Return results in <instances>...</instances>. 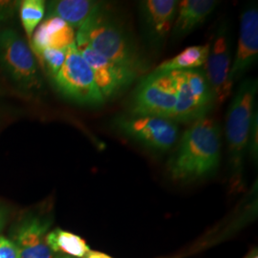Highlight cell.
<instances>
[{
    "label": "cell",
    "mask_w": 258,
    "mask_h": 258,
    "mask_svg": "<svg viewBox=\"0 0 258 258\" xmlns=\"http://www.w3.org/2000/svg\"><path fill=\"white\" fill-rule=\"evenodd\" d=\"M220 159V127L215 120L206 117L184 131L167 163V170L176 181H194L216 170Z\"/></svg>",
    "instance_id": "cell-1"
},
{
    "label": "cell",
    "mask_w": 258,
    "mask_h": 258,
    "mask_svg": "<svg viewBox=\"0 0 258 258\" xmlns=\"http://www.w3.org/2000/svg\"><path fill=\"white\" fill-rule=\"evenodd\" d=\"M76 39L83 40L100 55L139 75L147 69L146 60L124 24L102 2L78 29Z\"/></svg>",
    "instance_id": "cell-2"
},
{
    "label": "cell",
    "mask_w": 258,
    "mask_h": 258,
    "mask_svg": "<svg viewBox=\"0 0 258 258\" xmlns=\"http://www.w3.org/2000/svg\"><path fill=\"white\" fill-rule=\"evenodd\" d=\"M256 92V80H247L241 83L227 113L226 139L229 162L232 177L237 182L241 181L249 131L255 114L254 100Z\"/></svg>",
    "instance_id": "cell-3"
},
{
    "label": "cell",
    "mask_w": 258,
    "mask_h": 258,
    "mask_svg": "<svg viewBox=\"0 0 258 258\" xmlns=\"http://www.w3.org/2000/svg\"><path fill=\"white\" fill-rule=\"evenodd\" d=\"M176 89L172 120L194 122L206 118L215 105L212 87L204 70L190 69L170 72Z\"/></svg>",
    "instance_id": "cell-4"
},
{
    "label": "cell",
    "mask_w": 258,
    "mask_h": 258,
    "mask_svg": "<svg viewBox=\"0 0 258 258\" xmlns=\"http://www.w3.org/2000/svg\"><path fill=\"white\" fill-rule=\"evenodd\" d=\"M66 57L53 82L66 99L86 106H101L104 103L102 93L95 82L92 70L78 50L76 42L65 49Z\"/></svg>",
    "instance_id": "cell-5"
},
{
    "label": "cell",
    "mask_w": 258,
    "mask_h": 258,
    "mask_svg": "<svg viewBox=\"0 0 258 258\" xmlns=\"http://www.w3.org/2000/svg\"><path fill=\"white\" fill-rule=\"evenodd\" d=\"M0 65L21 90L32 93L41 88L35 54L27 42L10 28L0 32Z\"/></svg>",
    "instance_id": "cell-6"
},
{
    "label": "cell",
    "mask_w": 258,
    "mask_h": 258,
    "mask_svg": "<svg viewBox=\"0 0 258 258\" xmlns=\"http://www.w3.org/2000/svg\"><path fill=\"white\" fill-rule=\"evenodd\" d=\"M176 89L170 72L154 70L136 87L130 102V115L151 116L172 120Z\"/></svg>",
    "instance_id": "cell-7"
},
{
    "label": "cell",
    "mask_w": 258,
    "mask_h": 258,
    "mask_svg": "<svg viewBox=\"0 0 258 258\" xmlns=\"http://www.w3.org/2000/svg\"><path fill=\"white\" fill-rule=\"evenodd\" d=\"M116 126L126 137L155 151L172 148L179 132L174 120L151 116H121L117 118Z\"/></svg>",
    "instance_id": "cell-8"
},
{
    "label": "cell",
    "mask_w": 258,
    "mask_h": 258,
    "mask_svg": "<svg viewBox=\"0 0 258 258\" xmlns=\"http://www.w3.org/2000/svg\"><path fill=\"white\" fill-rule=\"evenodd\" d=\"M231 64L230 33L228 26L223 23L215 34L203 69L212 87L215 105H221L231 96L233 87Z\"/></svg>",
    "instance_id": "cell-9"
},
{
    "label": "cell",
    "mask_w": 258,
    "mask_h": 258,
    "mask_svg": "<svg viewBox=\"0 0 258 258\" xmlns=\"http://www.w3.org/2000/svg\"><path fill=\"white\" fill-rule=\"evenodd\" d=\"M76 45L91 68L95 82L104 101L120 95L138 78V73L100 55L83 40L76 39Z\"/></svg>",
    "instance_id": "cell-10"
},
{
    "label": "cell",
    "mask_w": 258,
    "mask_h": 258,
    "mask_svg": "<svg viewBox=\"0 0 258 258\" xmlns=\"http://www.w3.org/2000/svg\"><path fill=\"white\" fill-rule=\"evenodd\" d=\"M176 0L141 1L140 15L145 35L154 46H161L170 34L176 18Z\"/></svg>",
    "instance_id": "cell-11"
},
{
    "label": "cell",
    "mask_w": 258,
    "mask_h": 258,
    "mask_svg": "<svg viewBox=\"0 0 258 258\" xmlns=\"http://www.w3.org/2000/svg\"><path fill=\"white\" fill-rule=\"evenodd\" d=\"M257 56L258 11L256 6H250L244 10L241 15L238 45L231 64V76L233 83L256 62Z\"/></svg>",
    "instance_id": "cell-12"
},
{
    "label": "cell",
    "mask_w": 258,
    "mask_h": 258,
    "mask_svg": "<svg viewBox=\"0 0 258 258\" xmlns=\"http://www.w3.org/2000/svg\"><path fill=\"white\" fill-rule=\"evenodd\" d=\"M50 221L38 215H29L17 226L14 243L18 247L20 258H54L48 247L46 236Z\"/></svg>",
    "instance_id": "cell-13"
},
{
    "label": "cell",
    "mask_w": 258,
    "mask_h": 258,
    "mask_svg": "<svg viewBox=\"0 0 258 258\" xmlns=\"http://www.w3.org/2000/svg\"><path fill=\"white\" fill-rule=\"evenodd\" d=\"M76 42L73 28L57 18H46L35 30L31 38L32 51L38 55L47 49L65 50Z\"/></svg>",
    "instance_id": "cell-14"
},
{
    "label": "cell",
    "mask_w": 258,
    "mask_h": 258,
    "mask_svg": "<svg viewBox=\"0 0 258 258\" xmlns=\"http://www.w3.org/2000/svg\"><path fill=\"white\" fill-rule=\"evenodd\" d=\"M215 0H183L178 2L172 36L184 37L200 27L218 5Z\"/></svg>",
    "instance_id": "cell-15"
},
{
    "label": "cell",
    "mask_w": 258,
    "mask_h": 258,
    "mask_svg": "<svg viewBox=\"0 0 258 258\" xmlns=\"http://www.w3.org/2000/svg\"><path fill=\"white\" fill-rule=\"evenodd\" d=\"M99 1L92 0H56L46 4V18H57L73 29H79L86 21Z\"/></svg>",
    "instance_id": "cell-16"
},
{
    "label": "cell",
    "mask_w": 258,
    "mask_h": 258,
    "mask_svg": "<svg viewBox=\"0 0 258 258\" xmlns=\"http://www.w3.org/2000/svg\"><path fill=\"white\" fill-rule=\"evenodd\" d=\"M211 43L185 48L180 54L159 65L155 70L172 72L181 70L198 69L207 62L211 50Z\"/></svg>",
    "instance_id": "cell-17"
},
{
    "label": "cell",
    "mask_w": 258,
    "mask_h": 258,
    "mask_svg": "<svg viewBox=\"0 0 258 258\" xmlns=\"http://www.w3.org/2000/svg\"><path fill=\"white\" fill-rule=\"evenodd\" d=\"M46 243L54 253L59 252L72 257L83 258L90 250L81 236L60 229L48 232Z\"/></svg>",
    "instance_id": "cell-18"
},
{
    "label": "cell",
    "mask_w": 258,
    "mask_h": 258,
    "mask_svg": "<svg viewBox=\"0 0 258 258\" xmlns=\"http://www.w3.org/2000/svg\"><path fill=\"white\" fill-rule=\"evenodd\" d=\"M46 3L43 0H25L20 4V20L29 40L45 16Z\"/></svg>",
    "instance_id": "cell-19"
},
{
    "label": "cell",
    "mask_w": 258,
    "mask_h": 258,
    "mask_svg": "<svg viewBox=\"0 0 258 258\" xmlns=\"http://www.w3.org/2000/svg\"><path fill=\"white\" fill-rule=\"evenodd\" d=\"M37 56H38L48 75L52 80H54L64 63L66 53L65 50L47 49Z\"/></svg>",
    "instance_id": "cell-20"
},
{
    "label": "cell",
    "mask_w": 258,
    "mask_h": 258,
    "mask_svg": "<svg viewBox=\"0 0 258 258\" xmlns=\"http://www.w3.org/2000/svg\"><path fill=\"white\" fill-rule=\"evenodd\" d=\"M257 112L255 111V114L253 116V120L251 122L250 131H249V142H248V148L250 156L253 159H257L258 143H257Z\"/></svg>",
    "instance_id": "cell-21"
},
{
    "label": "cell",
    "mask_w": 258,
    "mask_h": 258,
    "mask_svg": "<svg viewBox=\"0 0 258 258\" xmlns=\"http://www.w3.org/2000/svg\"><path fill=\"white\" fill-rule=\"evenodd\" d=\"M0 258H20L16 244L3 236H0Z\"/></svg>",
    "instance_id": "cell-22"
},
{
    "label": "cell",
    "mask_w": 258,
    "mask_h": 258,
    "mask_svg": "<svg viewBox=\"0 0 258 258\" xmlns=\"http://www.w3.org/2000/svg\"><path fill=\"white\" fill-rule=\"evenodd\" d=\"M83 258H113L100 251H96V250H89Z\"/></svg>",
    "instance_id": "cell-23"
},
{
    "label": "cell",
    "mask_w": 258,
    "mask_h": 258,
    "mask_svg": "<svg viewBox=\"0 0 258 258\" xmlns=\"http://www.w3.org/2000/svg\"><path fill=\"white\" fill-rule=\"evenodd\" d=\"M7 220V211L0 206V231L3 230Z\"/></svg>",
    "instance_id": "cell-24"
},
{
    "label": "cell",
    "mask_w": 258,
    "mask_h": 258,
    "mask_svg": "<svg viewBox=\"0 0 258 258\" xmlns=\"http://www.w3.org/2000/svg\"><path fill=\"white\" fill-rule=\"evenodd\" d=\"M244 258H258L257 249H253Z\"/></svg>",
    "instance_id": "cell-25"
},
{
    "label": "cell",
    "mask_w": 258,
    "mask_h": 258,
    "mask_svg": "<svg viewBox=\"0 0 258 258\" xmlns=\"http://www.w3.org/2000/svg\"><path fill=\"white\" fill-rule=\"evenodd\" d=\"M54 258H76L72 257V256H68V255H63V254H59V255H57V256H55Z\"/></svg>",
    "instance_id": "cell-26"
}]
</instances>
